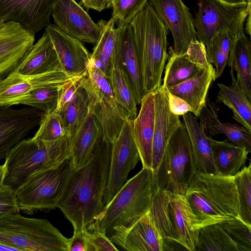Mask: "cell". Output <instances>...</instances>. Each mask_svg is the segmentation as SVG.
<instances>
[{
    "label": "cell",
    "mask_w": 251,
    "mask_h": 251,
    "mask_svg": "<svg viewBox=\"0 0 251 251\" xmlns=\"http://www.w3.org/2000/svg\"><path fill=\"white\" fill-rule=\"evenodd\" d=\"M129 25L140 60L144 90L146 95L161 85L168 57V29L149 2Z\"/></svg>",
    "instance_id": "5b68a950"
},
{
    "label": "cell",
    "mask_w": 251,
    "mask_h": 251,
    "mask_svg": "<svg viewBox=\"0 0 251 251\" xmlns=\"http://www.w3.org/2000/svg\"><path fill=\"white\" fill-rule=\"evenodd\" d=\"M219 224L236 244L239 251H251V226L240 218Z\"/></svg>",
    "instance_id": "60d3db41"
},
{
    "label": "cell",
    "mask_w": 251,
    "mask_h": 251,
    "mask_svg": "<svg viewBox=\"0 0 251 251\" xmlns=\"http://www.w3.org/2000/svg\"><path fill=\"white\" fill-rule=\"evenodd\" d=\"M55 112L60 115L68 135L72 136L89 113L88 98L81 84L69 101Z\"/></svg>",
    "instance_id": "d6a6232c"
},
{
    "label": "cell",
    "mask_w": 251,
    "mask_h": 251,
    "mask_svg": "<svg viewBox=\"0 0 251 251\" xmlns=\"http://www.w3.org/2000/svg\"><path fill=\"white\" fill-rule=\"evenodd\" d=\"M70 251H85L82 232L73 234L70 238Z\"/></svg>",
    "instance_id": "681fc988"
},
{
    "label": "cell",
    "mask_w": 251,
    "mask_h": 251,
    "mask_svg": "<svg viewBox=\"0 0 251 251\" xmlns=\"http://www.w3.org/2000/svg\"><path fill=\"white\" fill-rule=\"evenodd\" d=\"M195 171L189 133L181 122L170 138L154 176L157 188L184 196Z\"/></svg>",
    "instance_id": "30bf717a"
},
{
    "label": "cell",
    "mask_w": 251,
    "mask_h": 251,
    "mask_svg": "<svg viewBox=\"0 0 251 251\" xmlns=\"http://www.w3.org/2000/svg\"><path fill=\"white\" fill-rule=\"evenodd\" d=\"M3 172V165H0V182L1 181L2 177Z\"/></svg>",
    "instance_id": "db71d44e"
},
{
    "label": "cell",
    "mask_w": 251,
    "mask_h": 251,
    "mask_svg": "<svg viewBox=\"0 0 251 251\" xmlns=\"http://www.w3.org/2000/svg\"><path fill=\"white\" fill-rule=\"evenodd\" d=\"M193 22L197 40L208 47L217 36L226 34L232 40L244 32V24L251 14V0L228 4L219 0H199Z\"/></svg>",
    "instance_id": "9c48e42d"
},
{
    "label": "cell",
    "mask_w": 251,
    "mask_h": 251,
    "mask_svg": "<svg viewBox=\"0 0 251 251\" xmlns=\"http://www.w3.org/2000/svg\"><path fill=\"white\" fill-rule=\"evenodd\" d=\"M51 16L54 25L82 42L95 44L100 28L75 0H57Z\"/></svg>",
    "instance_id": "9a60e30c"
},
{
    "label": "cell",
    "mask_w": 251,
    "mask_h": 251,
    "mask_svg": "<svg viewBox=\"0 0 251 251\" xmlns=\"http://www.w3.org/2000/svg\"><path fill=\"white\" fill-rule=\"evenodd\" d=\"M149 0H113L111 18L117 26L128 25L148 3Z\"/></svg>",
    "instance_id": "f35d334b"
},
{
    "label": "cell",
    "mask_w": 251,
    "mask_h": 251,
    "mask_svg": "<svg viewBox=\"0 0 251 251\" xmlns=\"http://www.w3.org/2000/svg\"><path fill=\"white\" fill-rule=\"evenodd\" d=\"M103 138L101 127L95 116L89 113L70 137L73 168L84 165L91 158L99 141Z\"/></svg>",
    "instance_id": "484cf974"
},
{
    "label": "cell",
    "mask_w": 251,
    "mask_h": 251,
    "mask_svg": "<svg viewBox=\"0 0 251 251\" xmlns=\"http://www.w3.org/2000/svg\"><path fill=\"white\" fill-rule=\"evenodd\" d=\"M167 58L168 60L162 85L164 88L184 81L196 76L204 70L191 62L185 53L177 55L169 50Z\"/></svg>",
    "instance_id": "e575fe53"
},
{
    "label": "cell",
    "mask_w": 251,
    "mask_h": 251,
    "mask_svg": "<svg viewBox=\"0 0 251 251\" xmlns=\"http://www.w3.org/2000/svg\"><path fill=\"white\" fill-rule=\"evenodd\" d=\"M247 22L246 24V30L247 33L250 36L251 35V14L247 17Z\"/></svg>",
    "instance_id": "f5cc1de1"
},
{
    "label": "cell",
    "mask_w": 251,
    "mask_h": 251,
    "mask_svg": "<svg viewBox=\"0 0 251 251\" xmlns=\"http://www.w3.org/2000/svg\"><path fill=\"white\" fill-rule=\"evenodd\" d=\"M97 23L100 28V34L91 54L89 65L98 68L108 77L114 60L115 23L111 18L108 21L100 20Z\"/></svg>",
    "instance_id": "f546056e"
},
{
    "label": "cell",
    "mask_w": 251,
    "mask_h": 251,
    "mask_svg": "<svg viewBox=\"0 0 251 251\" xmlns=\"http://www.w3.org/2000/svg\"><path fill=\"white\" fill-rule=\"evenodd\" d=\"M140 159L133 133V120L127 119L115 141L111 152L108 183L103 205L106 206L127 179L129 173Z\"/></svg>",
    "instance_id": "8fae6325"
},
{
    "label": "cell",
    "mask_w": 251,
    "mask_h": 251,
    "mask_svg": "<svg viewBox=\"0 0 251 251\" xmlns=\"http://www.w3.org/2000/svg\"><path fill=\"white\" fill-rule=\"evenodd\" d=\"M57 0H0V18L20 25L35 35L50 23Z\"/></svg>",
    "instance_id": "5bb4252c"
},
{
    "label": "cell",
    "mask_w": 251,
    "mask_h": 251,
    "mask_svg": "<svg viewBox=\"0 0 251 251\" xmlns=\"http://www.w3.org/2000/svg\"><path fill=\"white\" fill-rule=\"evenodd\" d=\"M83 76L73 77L59 86L58 102L54 111L60 109L71 98L80 85Z\"/></svg>",
    "instance_id": "bcb514c9"
},
{
    "label": "cell",
    "mask_w": 251,
    "mask_h": 251,
    "mask_svg": "<svg viewBox=\"0 0 251 251\" xmlns=\"http://www.w3.org/2000/svg\"><path fill=\"white\" fill-rule=\"evenodd\" d=\"M206 49L209 61L215 66L216 77L219 78L227 65L228 57L213 41Z\"/></svg>",
    "instance_id": "f6af8a7d"
},
{
    "label": "cell",
    "mask_w": 251,
    "mask_h": 251,
    "mask_svg": "<svg viewBox=\"0 0 251 251\" xmlns=\"http://www.w3.org/2000/svg\"><path fill=\"white\" fill-rule=\"evenodd\" d=\"M39 126L33 136L38 139L52 141L68 135L60 115L55 111L43 113Z\"/></svg>",
    "instance_id": "ab89813d"
},
{
    "label": "cell",
    "mask_w": 251,
    "mask_h": 251,
    "mask_svg": "<svg viewBox=\"0 0 251 251\" xmlns=\"http://www.w3.org/2000/svg\"><path fill=\"white\" fill-rule=\"evenodd\" d=\"M251 43L245 32L232 42L227 58L228 65L236 72V82L251 101Z\"/></svg>",
    "instance_id": "f1b7e54d"
},
{
    "label": "cell",
    "mask_w": 251,
    "mask_h": 251,
    "mask_svg": "<svg viewBox=\"0 0 251 251\" xmlns=\"http://www.w3.org/2000/svg\"><path fill=\"white\" fill-rule=\"evenodd\" d=\"M73 169L71 156L56 167L31 175L15 192L20 211L32 215L38 211L57 207Z\"/></svg>",
    "instance_id": "ba28073f"
},
{
    "label": "cell",
    "mask_w": 251,
    "mask_h": 251,
    "mask_svg": "<svg viewBox=\"0 0 251 251\" xmlns=\"http://www.w3.org/2000/svg\"><path fill=\"white\" fill-rule=\"evenodd\" d=\"M216 79L215 70L211 64L196 76L177 85L164 88L186 101L191 106V112L199 117L204 106L210 85Z\"/></svg>",
    "instance_id": "4316f807"
},
{
    "label": "cell",
    "mask_w": 251,
    "mask_h": 251,
    "mask_svg": "<svg viewBox=\"0 0 251 251\" xmlns=\"http://www.w3.org/2000/svg\"><path fill=\"white\" fill-rule=\"evenodd\" d=\"M5 24V22L2 19L0 18V28L2 27Z\"/></svg>",
    "instance_id": "11a10c76"
},
{
    "label": "cell",
    "mask_w": 251,
    "mask_h": 251,
    "mask_svg": "<svg viewBox=\"0 0 251 251\" xmlns=\"http://www.w3.org/2000/svg\"><path fill=\"white\" fill-rule=\"evenodd\" d=\"M148 2L172 33L174 45L170 50L177 55L185 54L191 42L197 39L189 9L182 0H149Z\"/></svg>",
    "instance_id": "7c38bea8"
},
{
    "label": "cell",
    "mask_w": 251,
    "mask_h": 251,
    "mask_svg": "<svg viewBox=\"0 0 251 251\" xmlns=\"http://www.w3.org/2000/svg\"><path fill=\"white\" fill-rule=\"evenodd\" d=\"M182 116L189 133L196 170L202 173L219 175L213 159L211 137L201 128L192 112Z\"/></svg>",
    "instance_id": "83f0119b"
},
{
    "label": "cell",
    "mask_w": 251,
    "mask_h": 251,
    "mask_svg": "<svg viewBox=\"0 0 251 251\" xmlns=\"http://www.w3.org/2000/svg\"><path fill=\"white\" fill-rule=\"evenodd\" d=\"M111 143L102 138L89 160L72 170L57 203L70 222L74 234L81 232L102 211L110 164Z\"/></svg>",
    "instance_id": "6da1fadb"
},
{
    "label": "cell",
    "mask_w": 251,
    "mask_h": 251,
    "mask_svg": "<svg viewBox=\"0 0 251 251\" xmlns=\"http://www.w3.org/2000/svg\"><path fill=\"white\" fill-rule=\"evenodd\" d=\"M43 113L34 108L14 109L0 105V160L39 125Z\"/></svg>",
    "instance_id": "2e32d148"
},
{
    "label": "cell",
    "mask_w": 251,
    "mask_h": 251,
    "mask_svg": "<svg viewBox=\"0 0 251 251\" xmlns=\"http://www.w3.org/2000/svg\"><path fill=\"white\" fill-rule=\"evenodd\" d=\"M149 211L164 242H175L194 251L199 230H192V215L184 195L158 189Z\"/></svg>",
    "instance_id": "52a82bcc"
},
{
    "label": "cell",
    "mask_w": 251,
    "mask_h": 251,
    "mask_svg": "<svg viewBox=\"0 0 251 251\" xmlns=\"http://www.w3.org/2000/svg\"><path fill=\"white\" fill-rule=\"evenodd\" d=\"M19 251L18 249L13 247L0 243V251Z\"/></svg>",
    "instance_id": "f907efd6"
},
{
    "label": "cell",
    "mask_w": 251,
    "mask_h": 251,
    "mask_svg": "<svg viewBox=\"0 0 251 251\" xmlns=\"http://www.w3.org/2000/svg\"><path fill=\"white\" fill-rule=\"evenodd\" d=\"M239 251L236 244L220 225L210 224L199 229L194 251Z\"/></svg>",
    "instance_id": "836d02e7"
},
{
    "label": "cell",
    "mask_w": 251,
    "mask_h": 251,
    "mask_svg": "<svg viewBox=\"0 0 251 251\" xmlns=\"http://www.w3.org/2000/svg\"><path fill=\"white\" fill-rule=\"evenodd\" d=\"M219 107L209 100H206L199 117L201 128L211 136L224 134L231 143L251 152V130L236 124L223 123L219 118Z\"/></svg>",
    "instance_id": "603a6c76"
},
{
    "label": "cell",
    "mask_w": 251,
    "mask_h": 251,
    "mask_svg": "<svg viewBox=\"0 0 251 251\" xmlns=\"http://www.w3.org/2000/svg\"><path fill=\"white\" fill-rule=\"evenodd\" d=\"M138 114L133 120V133L143 167L152 169V145L155 103L153 91L144 96Z\"/></svg>",
    "instance_id": "cb8c5ba5"
},
{
    "label": "cell",
    "mask_w": 251,
    "mask_h": 251,
    "mask_svg": "<svg viewBox=\"0 0 251 251\" xmlns=\"http://www.w3.org/2000/svg\"><path fill=\"white\" fill-rule=\"evenodd\" d=\"M45 30L57 54L61 70L72 77L86 75L91 54L82 42L54 24L49 25Z\"/></svg>",
    "instance_id": "e0dca14e"
},
{
    "label": "cell",
    "mask_w": 251,
    "mask_h": 251,
    "mask_svg": "<svg viewBox=\"0 0 251 251\" xmlns=\"http://www.w3.org/2000/svg\"><path fill=\"white\" fill-rule=\"evenodd\" d=\"M184 196L192 213L194 231L210 224L240 218L234 176L196 170Z\"/></svg>",
    "instance_id": "7a4b0ae2"
},
{
    "label": "cell",
    "mask_w": 251,
    "mask_h": 251,
    "mask_svg": "<svg viewBox=\"0 0 251 251\" xmlns=\"http://www.w3.org/2000/svg\"><path fill=\"white\" fill-rule=\"evenodd\" d=\"M108 78L117 102L126 112L128 118L134 120L137 115V103L122 67L113 68Z\"/></svg>",
    "instance_id": "d590c367"
},
{
    "label": "cell",
    "mask_w": 251,
    "mask_h": 251,
    "mask_svg": "<svg viewBox=\"0 0 251 251\" xmlns=\"http://www.w3.org/2000/svg\"><path fill=\"white\" fill-rule=\"evenodd\" d=\"M113 0H109V2H110V4H111V1Z\"/></svg>",
    "instance_id": "9f6ffc18"
},
{
    "label": "cell",
    "mask_w": 251,
    "mask_h": 251,
    "mask_svg": "<svg viewBox=\"0 0 251 251\" xmlns=\"http://www.w3.org/2000/svg\"><path fill=\"white\" fill-rule=\"evenodd\" d=\"M2 78H0V80L1 79H2Z\"/></svg>",
    "instance_id": "6f0895ef"
},
{
    "label": "cell",
    "mask_w": 251,
    "mask_h": 251,
    "mask_svg": "<svg viewBox=\"0 0 251 251\" xmlns=\"http://www.w3.org/2000/svg\"><path fill=\"white\" fill-rule=\"evenodd\" d=\"M72 78L61 70L29 76L14 70L0 80V105L19 104L34 89L47 85H61Z\"/></svg>",
    "instance_id": "d6986e66"
},
{
    "label": "cell",
    "mask_w": 251,
    "mask_h": 251,
    "mask_svg": "<svg viewBox=\"0 0 251 251\" xmlns=\"http://www.w3.org/2000/svg\"><path fill=\"white\" fill-rule=\"evenodd\" d=\"M121 67L133 91L137 104L145 95L140 58L129 24L116 28L113 68Z\"/></svg>",
    "instance_id": "ffe728a7"
},
{
    "label": "cell",
    "mask_w": 251,
    "mask_h": 251,
    "mask_svg": "<svg viewBox=\"0 0 251 251\" xmlns=\"http://www.w3.org/2000/svg\"><path fill=\"white\" fill-rule=\"evenodd\" d=\"M214 161L219 174L234 176L244 166L249 152L244 148L228 142L210 137Z\"/></svg>",
    "instance_id": "1f68e13d"
},
{
    "label": "cell",
    "mask_w": 251,
    "mask_h": 251,
    "mask_svg": "<svg viewBox=\"0 0 251 251\" xmlns=\"http://www.w3.org/2000/svg\"><path fill=\"white\" fill-rule=\"evenodd\" d=\"M153 93L155 117L152 145V170L155 176L168 141L181 121L179 116L170 111L166 93L162 86L160 85Z\"/></svg>",
    "instance_id": "7402d4cb"
},
{
    "label": "cell",
    "mask_w": 251,
    "mask_h": 251,
    "mask_svg": "<svg viewBox=\"0 0 251 251\" xmlns=\"http://www.w3.org/2000/svg\"><path fill=\"white\" fill-rule=\"evenodd\" d=\"M35 35L14 22L0 28V78L16 70L33 45Z\"/></svg>",
    "instance_id": "44dd1931"
},
{
    "label": "cell",
    "mask_w": 251,
    "mask_h": 251,
    "mask_svg": "<svg viewBox=\"0 0 251 251\" xmlns=\"http://www.w3.org/2000/svg\"><path fill=\"white\" fill-rule=\"evenodd\" d=\"M71 156L68 135L52 141L23 139L6 155L1 182L15 192L31 175L56 167Z\"/></svg>",
    "instance_id": "3957f363"
},
{
    "label": "cell",
    "mask_w": 251,
    "mask_h": 251,
    "mask_svg": "<svg viewBox=\"0 0 251 251\" xmlns=\"http://www.w3.org/2000/svg\"><path fill=\"white\" fill-rule=\"evenodd\" d=\"M59 85H47L38 87L24 98L19 104L29 106L45 114L53 112L58 102Z\"/></svg>",
    "instance_id": "74e56055"
},
{
    "label": "cell",
    "mask_w": 251,
    "mask_h": 251,
    "mask_svg": "<svg viewBox=\"0 0 251 251\" xmlns=\"http://www.w3.org/2000/svg\"><path fill=\"white\" fill-rule=\"evenodd\" d=\"M0 243L19 251H70V238L46 219L18 212L0 217Z\"/></svg>",
    "instance_id": "8992f818"
},
{
    "label": "cell",
    "mask_w": 251,
    "mask_h": 251,
    "mask_svg": "<svg viewBox=\"0 0 251 251\" xmlns=\"http://www.w3.org/2000/svg\"><path fill=\"white\" fill-rule=\"evenodd\" d=\"M81 84L85 89L89 101V113L94 115L101 127L104 140L113 143L129 119L118 103L115 96L103 93L88 77L83 76Z\"/></svg>",
    "instance_id": "4fadbf2b"
},
{
    "label": "cell",
    "mask_w": 251,
    "mask_h": 251,
    "mask_svg": "<svg viewBox=\"0 0 251 251\" xmlns=\"http://www.w3.org/2000/svg\"><path fill=\"white\" fill-rule=\"evenodd\" d=\"M57 70H61L59 60L46 30L15 70L19 74L26 76Z\"/></svg>",
    "instance_id": "d4e9b609"
},
{
    "label": "cell",
    "mask_w": 251,
    "mask_h": 251,
    "mask_svg": "<svg viewBox=\"0 0 251 251\" xmlns=\"http://www.w3.org/2000/svg\"><path fill=\"white\" fill-rule=\"evenodd\" d=\"M223 2L228 4H240L247 3V0H219Z\"/></svg>",
    "instance_id": "816d5d0a"
},
{
    "label": "cell",
    "mask_w": 251,
    "mask_h": 251,
    "mask_svg": "<svg viewBox=\"0 0 251 251\" xmlns=\"http://www.w3.org/2000/svg\"><path fill=\"white\" fill-rule=\"evenodd\" d=\"M231 68L229 86L218 83L219 90L217 101L224 103L233 112V118L242 126L251 130V101L238 85Z\"/></svg>",
    "instance_id": "4dcf8cb0"
},
{
    "label": "cell",
    "mask_w": 251,
    "mask_h": 251,
    "mask_svg": "<svg viewBox=\"0 0 251 251\" xmlns=\"http://www.w3.org/2000/svg\"><path fill=\"white\" fill-rule=\"evenodd\" d=\"M20 212L15 191L1 181L0 182V217Z\"/></svg>",
    "instance_id": "7bdbcfd3"
},
{
    "label": "cell",
    "mask_w": 251,
    "mask_h": 251,
    "mask_svg": "<svg viewBox=\"0 0 251 251\" xmlns=\"http://www.w3.org/2000/svg\"><path fill=\"white\" fill-rule=\"evenodd\" d=\"M157 190L152 170L143 167L126 181L86 229L107 235L111 234L116 227L130 226L148 211Z\"/></svg>",
    "instance_id": "277c9868"
},
{
    "label": "cell",
    "mask_w": 251,
    "mask_h": 251,
    "mask_svg": "<svg viewBox=\"0 0 251 251\" xmlns=\"http://www.w3.org/2000/svg\"><path fill=\"white\" fill-rule=\"evenodd\" d=\"M85 251H116L118 249L103 232L84 229L82 231Z\"/></svg>",
    "instance_id": "b9f144b4"
},
{
    "label": "cell",
    "mask_w": 251,
    "mask_h": 251,
    "mask_svg": "<svg viewBox=\"0 0 251 251\" xmlns=\"http://www.w3.org/2000/svg\"><path fill=\"white\" fill-rule=\"evenodd\" d=\"M185 54L191 62L202 69H208L211 64L207 58L205 46L197 39L191 42Z\"/></svg>",
    "instance_id": "ee69618b"
},
{
    "label": "cell",
    "mask_w": 251,
    "mask_h": 251,
    "mask_svg": "<svg viewBox=\"0 0 251 251\" xmlns=\"http://www.w3.org/2000/svg\"><path fill=\"white\" fill-rule=\"evenodd\" d=\"M81 2L87 10L93 9L100 12L110 8L109 0H81Z\"/></svg>",
    "instance_id": "c3c4849f"
},
{
    "label": "cell",
    "mask_w": 251,
    "mask_h": 251,
    "mask_svg": "<svg viewBox=\"0 0 251 251\" xmlns=\"http://www.w3.org/2000/svg\"><path fill=\"white\" fill-rule=\"evenodd\" d=\"M110 240L129 251H163L164 239L149 211L128 227L114 228Z\"/></svg>",
    "instance_id": "ac0fdd59"
},
{
    "label": "cell",
    "mask_w": 251,
    "mask_h": 251,
    "mask_svg": "<svg viewBox=\"0 0 251 251\" xmlns=\"http://www.w3.org/2000/svg\"><path fill=\"white\" fill-rule=\"evenodd\" d=\"M165 90L168 99L169 107L172 113L180 116L189 112H191V106L186 101L166 89Z\"/></svg>",
    "instance_id": "7dc6e473"
},
{
    "label": "cell",
    "mask_w": 251,
    "mask_h": 251,
    "mask_svg": "<svg viewBox=\"0 0 251 251\" xmlns=\"http://www.w3.org/2000/svg\"><path fill=\"white\" fill-rule=\"evenodd\" d=\"M239 204L240 219L251 226V164L234 176Z\"/></svg>",
    "instance_id": "8d00e7d4"
}]
</instances>
